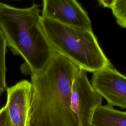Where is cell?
Instances as JSON below:
<instances>
[{
	"instance_id": "3",
	"label": "cell",
	"mask_w": 126,
	"mask_h": 126,
	"mask_svg": "<svg viewBox=\"0 0 126 126\" xmlns=\"http://www.w3.org/2000/svg\"><path fill=\"white\" fill-rule=\"evenodd\" d=\"M40 24L54 51L80 68L94 73L113 67L92 31L66 25L43 17Z\"/></svg>"
},
{
	"instance_id": "8",
	"label": "cell",
	"mask_w": 126,
	"mask_h": 126,
	"mask_svg": "<svg viewBox=\"0 0 126 126\" xmlns=\"http://www.w3.org/2000/svg\"><path fill=\"white\" fill-rule=\"evenodd\" d=\"M93 126H126V111L117 110L108 104L100 105L94 112Z\"/></svg>"
},
{
	"instance_id": "7",
	"label": "cell",
	"mask_w": 126,
	"mask_h": 126,
	"mask_svg": "<svg viewBox=\"0 0 126 126\" xmlns=\"http://www.w3.org/2000/svg\"><path fill=\"white\" fill-rule=\"evenodd\" d=\"M7 105L13 126H29L32 94L31 82L24 80L7 88Z\"/></svg>"
},
{
	"instance_id": "11",
	"label": "cell",
	"mask_w": 126,
	"mask_h": 126,
	"mask_svg": "<svg viewBox=\"0 0 126 126\" xmlns=\"http://www.w3.org/2000/svg\"><path fill=\"white\" fill-rule=\"evenodd\" d=\"M0 126H13L6 104L0 109Z\"/></svg>"
},
{
	"instance_id": "10",
	"label": "cell",
	"mask_w": 126,
	"mask_h": 126,
	"mask_svg": "<svg viewBox=\"0 0 126 126\" xmlns=\"http://www.w3.org/2000/svg\"><path fill=\"white\" fill-rule=\"evenodd\" d=\"M111 10L117 23L126 28V0H115Z\"/></svg>"
},
{
	"instance_id": "2",
	"label": "cell",
	"mask_w": 126,
	"mask_h": 126,
	"mask_svg": "<svg viewBox=\"0 0 126 126\" xmlns=\"http://www.w3.org/2000/svg\"><path fill=\"white\" fill-rule=\"evenodd\" d=\"M39 8L35 3L20 8L0 2V31L12 54L24 60L20 69L26 75L41 71L56 53L41 28Z\"/></svg>"
},
{
	"instance_id": "5",
	"label": "cell",
	"mask_w": 126,
	"mask_h": 126,
	"mask_svg": "<svg viewBox=\"0 0 126 126\" xmlns=\"http://www.w3.org/2000/svg\"><path fill=\"white\" fill-rule=\"evenodd\" d=\"M41 16L66 25L92 31L87 13L75 0H43Z\"/></svg>"
},
{
	"instance_id": "6",
	"label": "cell",
	"mask_w": 126,
	"mask_h": 126,
	"mask_svg": "<svg viewBox=\"0 0 126 126\" xmlns=\"http://www.w3.org/2000/svg\"><path fill=\"white\" fill-rule=\"evenodd\" d=\"M91 84L107 104L126 109V76L113 67L93 73Z\"/></svg>"
},
{
	"instance_id": "12",
	"label": "cell",
	"mask_w": 126,
	"mask_h": 126,
	"mask_svg": "<svg viewBox=\"0 0 126 126\" xmlns=\"http://www.w3.org/2000/svg\"><path fill=\"white\" fill-rule=\"evenodd\" d=\"M115 0H99L98 2L100 5L102 6L103 7L112 8L113 7Z\"/></svg>"
},
{
	"instance_id": "1",
	"label": "cell",
	"mask_w": 126,
	"mask_h": 126,
	"mask_svg": "<svg viewBox=\"0 0 126 126\" xmlns=\"http://www.w3.org/2000/svg\"><path fill=\"white\" fill-rule=\"evenodd\" d=\"M79 69L56 53L41 71L31 76L29 126H78L71 96L73 82Z\"/></svg>"
},
{
	"instance_id": "4",
	"label": "cell",
	"mask_w": 126,
	"mask_h": 126,
	"mask_svg": "<svg viewBox=\"0 0 126 126\" xmlns=\"http://www.w3.org/2000/svg\"><path fill=\"white\" fill-rule=\"evenodd\" d=\"M102 102V96L92 87L87 72L80 68L73 82L71 96V108L78 126H93L94 112Z\"/></svg>"
},
{
	"instance_id": "9",
	"label": "cell",
	"mask_w": 126,
	"mask_h": 126,
	"mask_svg": "<svg viewBox=\"0 0 126 126\" xmlns=\"http://www.w3.org/2000/svg\"><path fill=\"white\" fill-rule=\"evenodd\" d=\"M7 44L5 37L0 31V94L7 89L6 81V53Z\"/></svg>"
}]
</instances>
